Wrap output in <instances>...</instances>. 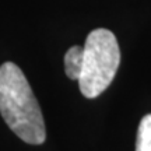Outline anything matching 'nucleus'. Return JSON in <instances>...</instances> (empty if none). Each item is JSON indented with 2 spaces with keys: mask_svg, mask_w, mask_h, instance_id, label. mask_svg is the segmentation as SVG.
Instances as JSON below:
<instances>
[{
  "mask_svg": "<svg viewBox=\"0 0 151 151\" xmlns=\"http://www.w3.org/2000/svg\"><path fill=\"white\" fill-rule=\"evenodd\" d=\"M0 113L7 126L28 144L46 139L42 111L24 73L13 62L0 66Z\"/></svg>",
  "mask_w": 151,
  "mask_h": 151,
  "instance_id": "f257e3e1",
  "label": "nucleus"
},
{
  "mask_svg": "<svg viewBox=\"0 0 151 151\" xmlns=\"http://www.w3.org/2000/svg\"><path fill=\"white\" fill-rule=\"evenodd\" d=\"M120 65V49L116 37L105 28L88 34L84 45V63L78 78L81 94L86 98L101 95L115 78Z\"/></svg>",
  "mask_w": 151,
  "mask_h": 151,
  "instance_id": "f03ea898",
  "label": "nucleus"
},
{
  "mask_svg": "<svg viewBox=\"0 0 151 151\" xmlns=\"http://www.w3.org/2000/svg\"><path fill=\"white\" fill-rule=\"evenodd\" d=\"M84 63V46H71L65 55V71L70 80L80 78Z\"/></svg>",
  "mask_w": 151,
  "mask_h": 151,
  "instance_id": "7ed1b4c3",
  "label": "nucleus"
},
{
  "mask_svg": "<svg viewBox=\"0 0 151 151\" xmlns=\"http://www.w3.org/2000/svg\"><path fill=\"white\" fill-rule=\"evenodd\" d=\"M136 151H151V113L140 120L136 140Z\"/></svg>",
  "mask_w": 151,
  "mask_h": 151,
  "instance_id": "20e7f679",
  "label": "nucleus"
}]
</instances>
